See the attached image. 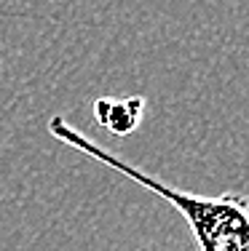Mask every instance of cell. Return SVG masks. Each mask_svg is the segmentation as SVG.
<instances>
[{"mask_svg":"<svg viewBox=\"0 0 249 251\" xmlns=\"http://www.w3.org/2000/svg\"><path fill=\"white\" fill-rule=\"evenodd\" d=\"M49 134L56 142L78 150L81 155L105 163L108 169L118 171L121 176L137 182L139 187L161 195V198L180 214L191 227L193 243L198 251H249V195L244 193H222L206 198L198 193L171 187L158 176L132 166L129 160L118 158L112 150L88 139L81 128H75L67 118L54 115L49 121Z\"/></svg>","mask_w":249,"mask_h":251,"instance_id":"1","label":"cell"},{"mask_svg":"<svg viewBox=\"0 0 249 251\" xmlns=\"http://www.w3.org/2000/svg\"><path fill=\"white\" fill-rule=\"evenodd\" d=\"M142 112H145V99L142 97H129V99L99 97L94 101V118H97V123L115 136L132 134L142 123Z\"/></svg>","mask_w":249,"mask_h":251,"instance_id":"2","label":"cell"}]
</instances>
